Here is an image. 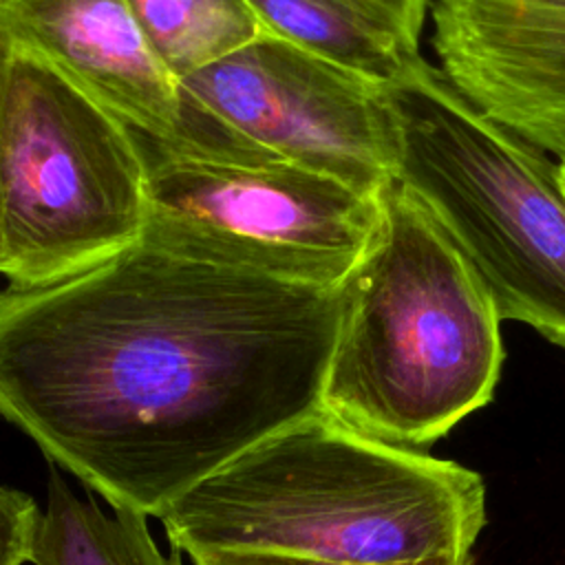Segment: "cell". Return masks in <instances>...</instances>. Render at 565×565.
Returning a JSON list of instances; mask_svg holds the SVG:
<instances>
[{
	"label": "cell",
	"mask_w": 565,
	"mask_h": 565,
	"mask_svg": "<svg viewBox=\"0 0 565 565\" xmlns=\"http://www.w3.org/2000/svg\"><path fill=\"white\" fill-rule=\"evenodd\" d=\"M170 139L329 174L369 196L395 183V128L384 88L265 33L177 82Z\"/></svg>",
	"instance_id": "cell-7"
},
{
	"label": "cell",
	"mask_w": 565,
	"mask_h": 565,
	"mask_svg": "<svg viewBox=\"0 0 565 565\" xmlns=\"http://www.w3.org/2000/svg\"><path fill=\"white\" fill-rule=\"evenodd\" d=\"M130 7L152 53L174 82L267 33L249 0H130Z\"/></svg>",
	"instance_id": "cell-12"
},
{
	"label": "cell",
	"mask_w": 565,
	"mask_h": 565,
	"mask_svg": "<svg viewBox=\"0 0 565 565\" xmlns=\"http://www.w3.org/2000/svg\"><path fill=\"white\" fill-rule=\"evenodd\" d=\"M130 130L146 168L143 241L152 245L287 282L338 287L373 238L380 196L287 161Z\"/></svg>",
	"instance_id": "cell-6"
},
{
	"label": "cell",
	"mask_w": 565,
	"mask_h": 565,
	"mask_svg": "<svg viewBox=\"0 0 565 565\" xmlns=\"http://www.w3.org/2000/svg\"><path fill=\"white\" fill-rule=\"evenodd\" d=\"M172 550L353 565L461 558L486 527L481 475L362 435L324 408L258 441L159 516Z\"/></svg>",
	"instance_id": "cell-2"
},
{
	"label": "cell",
	"mask_w": 565,
	"mask_h": 565,
	"mask_svg": "<svg viewBox=\"0 0 565 565\" xmlns=\"http://www.w3.org/2000/svg\"><path fill=\"white\" fill-rule=\"evenodd\" d=\"M340 285L139 241L0 296V413L115 510L161 516L225 463L322 408Z\"/></svg>",
	"instance_id": "cell-1"
},
{
	"label": "cell",
	"mask_w": 565,
	"mask_h": 565,
	"mask_svg": "<svg viewBox=\"0 0 565 565\" xmlns=\"http://www.w3.org/2000/svg\"><path fill=\"white\" fill-rule=\"evenodd\" d=\"M395 181L488 287L501 320L565 351V199L556 161L477 108L422 55L384 86Z\"/></svg>",
	"instance_id": "cell-4"
},
{
	"label": "cell",
	"mask_w": 565,
	"mask_h": 565,
	"mask_svg": "<svg viewBox=\"0 0 565 565\" xmlns=\"http://www.w3.org/2000/svg\"><path fill=\"white\" fill-rule=\"evenodd\" d=\"M556 183H558V190H561V194L565 199V159L556 161Z\"/></svg>",
	"instance_id": "cell-16"
},
{
	"label": "cell",
	"mask_w": 565,
	"mask_h": 565,
	"mask_svg": "<svg viewBox=\"0 0 565 565\" xmlns=\"http://www.w3.org/2000/svg\"><path fill=\"white\" fill-rule=\"evenodd\" d=\"M44 527V510L13 486L0 488V565L33 563Z\"/></svg>",
	"instance_id": "cell-13"
},
{
	"label": "cell",
	"mask_w": 565,
	"mask_h": 565,
	"mask_svg": "<svg viewBox=\"0 0 565 565\" xmlns=\"http://www.w3.org/2000/svg\"><path fill=\"white\" fill-rule=\"evenodd\" d=\"M194 565H353V563H333V561H318L291 554H276V552H256V550H203L190 554ZM404 565H475L472 554L461 558H430L419 563H404Z\"/></svg>",
	"instance_id": "cell-14"
},
{
	"label": "cell",
	"mask_w": 565,
	"mask_h": 565,
	"mask_svg": "<svg viewBox=\"0 0 565 565\" xmlns=\"http://www.w3.org/2000/svg\"><path fill=\"white\" fill-rule=\"evenodd\" d=\"M0 44L38 55L126 126L174 137L179 88L130 0H0Z\"/></svg>",
	"instance_id": "cell-9"
},
{
	"label": "cell",
	"mask_w": 565,
	"mask_h": 565,
	"mask_svg": "<svg viewBox=\"0 0 565 565\" xmlns=\"http://www.w3.org/2000/svg\"><path fill=\"white\" fill-rule=\"evenodd\" d=\"M501 322L479 274L395 181L340 282L322 408L373 439L428 450L490 404L505 360Z\"/></svg>",
	"instance_id": "cell-3"
},
{
	"label": "cell",
	"mask_w": 565,
	"mask_h": 565,
	"mask_svg": "<svg viewBox=\"0 0 565 565\" xmlns=\"http://www.w3.org/2000/svg\"><path fill=\"white\" fill-rule=\"evenodd\" d=\"M340 2L395 29L413 46L419 44L422 26L430 7V0H340Z\"/></svg>",
	"instance_id": "cell-15"
},
{
	"label": "cell",
	"mask_w": 565,
	"mask_h": 565,
	"mask_svg": "<svg viewBox=\"0 0 565 565\" xmlns=\"http://www.w3.org/2000/svg\"><path fill=\"white\" fill-rule=\"evenodd\" d=\"M265 31L358 75L388 86L419 55L395 29L340 0H249Z\"/></svg>",
	"instance_id": "cell-10"
},
{
	"label": "cell",
	"mask_w": 565,
	"mask_h": 565,
	"mask_svg": "<svg viewBox=\"0 0 565 565\" xmlns=\"http://www.w3.org/2000/svg\"><path fill=\"white\" fill-rule=\"evenodd\" d=\"M444 75L488 117L565 159V0H430Z\"/></svg>",
	"instance_id": "cell-8"
},
{
	"label": "cell",
	"mask_w": 565,
	"mask_h": 565,
	"mask_svg": "<svg viewBox=\"0 0 565 565\" xmlns=\"http://www.w3.org/2000/svg\"><path fill=\"white\" fill-rule=\"evenodd\" d=\"M179 550L163 554L148 516L132 510L104 512L77 497L55 463H49L42 539L33 565H181Z\"/></svg>",
	"instance_id": "cell-11"
},
{
	"label": "cell",
	"mask_w": 565,
	"mask_h": 565,
	"mask_svg": "<svg viewBox=\"0 0 565 565\" xmlns=\"http://www.w3.org/2000/svg\"><path fill=\"white\" fill-rule=\"evenodd\" d=\"M146 168L132 130L51 64L2 44L0 271L42 289L139 243Z\"/></svg>",
	"instance_id": "cell-5"
}]
</instances>
